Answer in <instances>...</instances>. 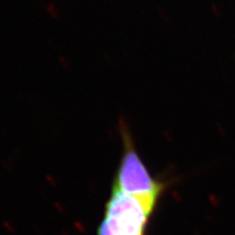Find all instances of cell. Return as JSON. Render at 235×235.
Instances as JSON below:
<instances>
[{
    "label": "cell",
    "mask_w": 235,
    "mask_h": 235,
    "mask_svg": "<svg viewBox=\"0 0 235 235\" xmlns=\"http://www.w3.org/2000/svg\"><path fill=\"white\" fill-rule=\"evenodd\" d=\"M121 134L124 151L112 188L133 196L156 209L165 185L154 178L148 170L124 124H121Z\"/></svg>",
    "instance_id": "1"
},
{
    "label": "cell",
    "mask_w": 235,
    "mask_h": 235,
    "mask_svg": "<svg viewBox=\"0 0 235 235\" xmlns=\"http://www.w3.org/2000/svg\"><path fill=\"white\" fill-rule=\"evenodd\" d=\"M155 208L112 188L97 235H145Z\"/></svg>",
    "instance_id": "2"
}]
</instances>
